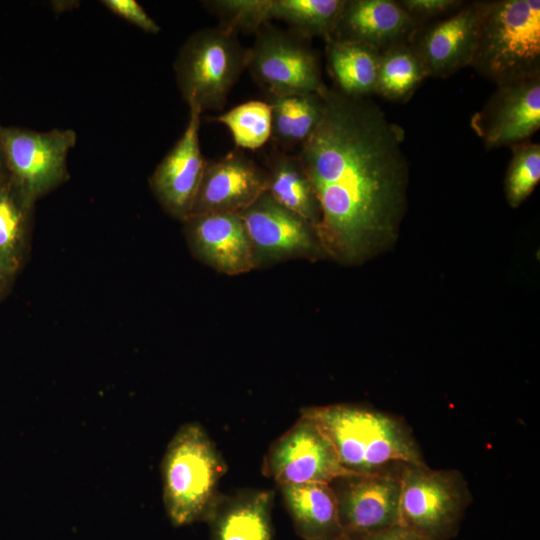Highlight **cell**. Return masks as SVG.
<instances>
[{"mask_svg": "<svg viewBox=\"0 0 540 540\" xmlns=\"http://www.w3.org/2000/svg\"><path fill=\"white\" fill-rule=\"evenodd\" d=\"M9 177L3 147L0 141V182Z\"/></svg>", "mask_w": 540, "mask_h": 540, "instance_id": "4dcf8cb0", "label": "cell"}, {"mask_svg": "<svg viewBox=\"0 0 540 540\" xmlns=\"http://www.w3.org/2000/svg\"><path fill=\"white\" fill-rule=\"evenodd\" d=\"M273 491L249 489L220 494L205 521L212 540H274Z\"/></svg>", "mask_w": 540, "mask_h": 540, "instance_id": "ac0fdd59", "label": "cell"}, {"mask_svg": "<svg viewBox=\"0 0 540 540\" xmlns=\"http://www.w3.org/2000/svg\"><path fill=\"white\" fill-rule=\"evenodd\" d=\"M471 126L487 148L524 142L540 127V75L498 86Z\"/></svg>", "mask_w": 540, "mask_h": 540, "instance_id": "5bb4252c", "label": "cell"}, {"mask_svg": "<svg viewBox=\"0 0 540 540\" xmlns=\"http://www.w3.org/2000/svg\"><path fill=\"white\" fill-rule=\"evenodd\" d=\"M540 179V145L526 141L513 147L505 181L509 204L519 206L533 191Z\"/></svg>", "mask_w": 540, "mask_h": 540, "instance_id": "4316f807", "label": "cell"}, {"mask_svg": "<svg viewBox=\"0 0 540 540\" xmlns=\"http://www.w3.org/2000/svg\"><path fill=\"white\" fill-rule=\"evenodd\" d=\"M255 33L247 69L269 98L323 93L319 60L306 38L270 24Z\"/></svg>", "mask_w": 540, "mask_h": 540, "instance_id": "52a82bcc", "label": "cell"}, {"mask_svg": "<svg viewBox=\"0 0 540 540\" xmlns=\"http://www.w3.org/2000/svg\"><path fill=\"white\" fill-rule=\"evenodd\" d=\"M247 62L248 48L237 33L222 26L199 29L186 39L175 59L177 86L189 107L201 112L222 109Z\"/></svg>", "mask_w": 540, "mask_h": 540, "instance_id": "5b68a950", "label": "cell"}, {"mask_svg": "<svg viewBox=\"0 0 540 540\" xmlns=\"http://www.w3.org/2000/svg\"><path fill=\"white\" fill-rule=\"evenodd\" d=\"M271 137L282 145H301L317 127L323 110L321 94L269 98Z\"/></svg>", "mask_w": 540, "mask_h": 540, "instance_id": "cb8c5ba5", "label": "cell"}, {"mask_svg": "<svg viewBox=\"0 0 540 540\" xmlns=\"http://www.w3.org/2000/svg\"><path fill=\"white\" fill-rule=\"evenodd\" d=\"M380 54L379 50L362 43L326 41L327 64L335 89L350 97L374 93Z\"/></svg>", "mask_w": 540, "mask_h": 540, "instance_id": "ffe728a7", "label": "cell"}, {"mask_svg": "<svg viewBox=\"0 0 540 540\" xmlns=\"http://www.w3.org/2000/svg\"><path fill=\"white\" fill-rule=\"evenodd\" d=\"M265 192L267 172L243 152L234 150L207 162L190 216L239 213Z\"/></svg>", "mask_w": 540, "mask_h": 540, "instance_id": "9a60e30c", "label": "cell"}, {"mask_svg": "<svg viewBox=\"0 0 540 540\" xmlns=\"http://www.w3.org/2000/svg\"><path fill=\"white\" fill-rule=\"evenodd\" d=\"M297 534L303 540L343 535L331 484L312 482L278 486Z\"/></svg>", "mask_w": 540, "mask_h": 540, "instance_id": "d6986e66", "label": "cell"}, {"mask_svg": "<svg viewBox=\"0 0 540 540\" xmlns=\"http://www.w3.org/2000/svg\"><path fill=\"white\" fill-rule=\"evenodd\" d=\"M322 100L321 119L297 157L319 205L318 239L354 260L400 218L408 175L404 133L365 97L327 87Z\"/></svg>", "mask_w": 540, "mask_h": 540, "instance_id": "6da1fadb", "label": "cell"}, {"mask_svg": "<svg viewBox=\"0 0 540 540\" xmlns=\"http://www.w3.org/2000/svg\"><path fill=\"white\" fill-rule=\"evenodd\" d=\"M398 3L418 23L454 12L463 5V1L459 0H401Z\"/></svg>", "mask_w": 540, "mask_h": 540, "instance_id": "f1b7e54d", "label": "cell"}, {"mask_svg": "<svg viewBox=\"0 0 540 540\" xmlns=\"http://www.w3.org/2000/svg\"><path fill=\"white\" fill-rule=\"evenodd\" d=\"M419 23L392 0H344L330 40L351 41L380 52L410 42Z\"/></svg>", "mask_w": 540, "mask_h": 540, "instance_id": "e0dca14e", "label": "cell"}, {"mask_svg": "<svg viewBox=\"0 0 540 540\" xmlns=\"http://www.w3.org/2000/svg\"><path fill=\"white\" fill-rule=\"evenodd\" d=\"M0 141L9 177L33 201L69 179L67 157L77 142L74 130L0 125Z\"/></svg>", "mask_w": 540, "mask_h": 540, "instance_id": "ba28073f", "label": "cell"}, {"mask_svg": "<svg viewBox=\"0 0 540 540\" xmlns=\"http://www.w3.org/2000/svg\"><path fill=\"white\" fill-rule=\"evenodd\" d=\"M210 120L227 127L236 147L241 149H259L271 138V107L265 101L241 103Z\"/></svg>", "mask_w": 540, "mask_h": 540, "instance_id": "484cf974", "label": "cell"}, {"mask_svg": "<svg viewBox=\"0 0 540 540\" xmlns=\"http://www.w3.org/2000/svg\"><path fill=\"white\" fill-rule=\"evenodd\" d=\"M101 3L113 14L147 33L157 34L160 32V26L135 0H102Z\"/></svg>", "mask_w": 540, "mask_h": 540, "instance_id": "83f0119b", "label": "cell"}, {"mask_svg": "<svg viewBox=\"0 0 540 540\" xmlns=\"http://www.w3.org/2000/svg\"><path fill=\"white\" fill-rule=\"evenodd\" d=\"M343 537L344 540H425L400 524L364 535Z\"/></svg>", "mask_w": 540, "mask_h": 540, "instance_id": "f546056e", "label": "cell"}, {"mask_svg": "<svg viewBox=\"0 0 540 540\" xmlns=\"http://www.w3.org/2000/svg\"><path fill=\"white\" fill-rule=\"evenodd\" d=\"M322 540H344V537L343 535H340V536L331 537V538L322 539Z\"/></svg>", "mask_w": 540, "mask_h": 540, "instance_id": "d6a6232c", "label": "cell"}, {"mask_svg": "<svg viewBox=\"0 0 540 540\" xmlns=\"http://www.w3.org/2000/svg\"><path fill=\"white\" fill-rule=\"evenodd\" d=\"M12 277L0 269V299L6 292Z\"/></svg>", "mask_w": 540, "mask_h": 540, "instance_id": "1f68e13d", "label": "cell"}, {"mask_svg": "<svg viewBox=\"0 0 540 540\" xmlns=\"http://www.w3.org/2000/svg\"><path fill=\"white\" fill-rule=\"evenodd\" d=\"M470 66L497 86L540 75V1H485Z\"/></svg>", "mask_w": 540, "mask_h": 540, "instance_id": "3957f363", "label": "cell"}, {"mask_svg": "<svg viewBox=\"0 0 540 540\" xmlns=\"http://www.w3.org/2000/svg\"><path fill=\"white\" fill-rule=\"evenodd\" d=\"M184 223L191 250L215 270L238 275L256 267L252 245L238 213L190 216Z\"/></svg>", "mask_w": 540, "mask_h": 540, "instance_id": "2e32d148", "label": "cell"}, {"mask_svg": "<svg viewBox=\"0 0 540 540\" xmlns=\"http://www.w3.org/2000/svg\"><path fill=\"white\" fill-rule=\"evenodd\" d=\"M472 500L464 476L454 469L404 464L401 472L399 524L425 540H450Z\"/></svg>", "mask_w": 540, "mask_h": 540, "instance_id": "8992f818", "label": "cell"}, {"mask_svg": "<svg viewBox=\"0 0 540 540\" xmlns=\"http://www.w3.org/2000/svg\"><path fill=\"white\" fill-rule=\"evenodd\" d=\"M267 193L316 228L320 217L319 205L297 155L277 153L272 157L267 172Z\"/></svg>", "mask_w": 540, "mask_h": 540, "instance_id": "7402d4cb", "label": "cell"}, {"mask_svg": "<svg viewBox=\"0 0 540 540\" xmlns=\"http://www.w3.org/2000/svg\"><path fill=\"white\" fill-rule=\"evenodd\" d=\"M34 205L10 177L0 182V269L11 277L24 260Z\"/></svg>", "mask_w": 540, "mask_h": 540, "instance_id": "44dd1931", "label": "cell"}, {"mask_svg": "<svg viewBox=\"0 0 540 540\" xmlns=\"http://www.w3.org/2000/svg\"><path fill=\"white\" fill-rule=\"evenodd\" d=\"M344 0H267L268 20L277 19L303 38L331 39Z\"/></svg>", "mask_w": 540, "mask_h": 540, "instance_id": "603a6c76", "label": "cell"}, {"mask_svg": "<svg viewBox=\"0 0 540 540\" xmlns=\"http://www.w3.org/2000/svg\"><path fill=\"white\" fill-rule=\"evenodd\" d=\"M262 471L278 486L330 484L339 477L357 474L343 467L327 436L303 415L271 444L263 459Z\"/></svg>", "mask_w": 540, "mask_h": 540, "instance_id": "9c48e42d", "label": "cell"}, {"mask_svg": "<svg viewBox=\"0 0 540 540\" xmlns=\"http://www.w3.org/2000/svg\"><path fill=\"white\" fill-rule=\"evenodd\" d=\"M225 471L221 454L201 424L189 422L177 430L161 463L164 506L174 526L206 520Z\"/></svg>", "mask_w": 540, "mask_h": 540, "instance_id": "277c9868", "label": "cell"}, {"mask_svg": "<svg viewBox=\"0 0 540 540\" xmlns=\"http://www.w3.org/2000/svg\"><path fill=\"white\" fill-rule=\"evenodd\" d=\"M425 77L426 73L410 42L399 43L380 54L374 93L390 101L406 100Z\"/></svg>", "mask_w": 540, "mask_h": 540, "instance_id": "d4e9b609", "label": "cell"}, {"mask_svg": "<svg viewBox=\"0 0 540 540\" xmlns=\"http://www.w3.org/2000/svg\"><path fill=\"white\" fill-rule=\"evenodd\" d=\"M332 443L347 470L370 474L403 464H426L411 427L401 417L348 403L301 409Z\"/></svg>", "mask_w": 540, "mask_h": 540, "instance_id": "7a4b0ae2", "label": "cell"}, {"mask_svg": "<svg viewBox=\"0 0 540 540\" xmlns=\"http://www.w3.org/2000/svg\"><path fill=\"white\" fill-rule=\"evenodd\" d=\"M201 114L199 108L189 107L183 134L149 178L150 188L164 210L183 222L191 214L207 164L199 142Z\"/></svg>", "mask_w": 540, "mask_h": 540, "instance_id": "8fae6325", "label": "cell"}, {"mask_svg": "<svg viewBox=\"0 0 540 540\" xmlns=\"http://www.w3.org/2000/svg\"><path fill=\"white\" fill-rule=\"evenodd\" d=\"M256 267L261 263L310 255L317 249L315 228L265 192L240 211Z\"/></svg>", "mask_w": 540, "mask_h": 540, "instance_id": "7c38bea8", "label": "cell"}, {"mask_svg": "<svg viewBox=\"0 0 540 540\" xmlns=\"http://www.w3.org/2000/svg\"><path fill=\"white\" fill-rule=\"evenodd\" d=\"M403 465L376 473L350 474L330 483L344 536L364 535L399 524Z\"/></svg>", "mask_w": 540, "mask_h": 540, "instance_id": "30bf717a", "label": "cell"}, {"mask_svg": "<svg viewBox=\"0 0 540 540\" xmlns=\"http://www.w3.org/2000/svg\"><path fill=\"white\" fill-rule=\"evenodd\" d=\"M485 2L463 4L448 17L417 29L410 45L427 77H447L469 66Z\"/></svg>", "mask_w": 540, "mask_h": 540, "instance_id": "4fadbf2b", "label": "cell"}]
</instances>
